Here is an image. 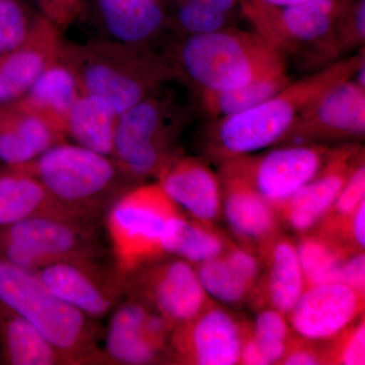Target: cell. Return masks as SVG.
<instances>
[{
  "label": "cell",
  "instance_id": "cell-19",
  "mask_svg": "<svg viewBox=\"0 0 365 365\" xmlns=\"http://www.w3.org/2000/svg\"><path fill=\"white\" fill-rule=\"evenodd\" d=\"M222 211L239 239L264 244L277 230L275 208L230 163H220Z\"/></svg>",
  "mask_w": 365,
  "mask_h": 365
},
{
  "label": "cell",
  "instance_id": "cell-31",
  "mask_svg": "<svg viewBox=\"0 0 365 365\" xmlns=\"http://www.w3.org/2000/svg\"><path fill=\"white\" fill-rule=\"evenodd\" d=\"M295 247L307 287L340 283L343 263L348 254L353 252L346 251L333 240L321 237H304Z\"/></svg>",
  "mask_w": 365,
  "mask_h": 365
},
{
  "label": "cell",
  "instance_id": "cell-23",
  "mask_svg": "<svg viewBox=\"0 0 365 365\" xmlns=\"http://www.w3.org/2000/svg\"><path fill=\"white\" fill-rule=\"evenodd\" d=\"M208 297L225 304H242L252 292L260 273L256 257L241 248H227L225 253L196 267Z\"/></svg>",
  "mask_w": 365,
  "mask_h": 365
},
{
  "label": "cell",
  "instance_id": "cell-5",
  "mask_svg": "<svg viewBox=\"0 0 365 365\" xmlns=\"http://www.w3.org/2000/svg\"><path fill=\"white\" fill-rule=\"evenodd\" d=\"M350 0H307L277 7L257 0H240L255 32L304 71L324 68L341 59L335 26Z\"/></svg>",
  "mask_w": 365,
  "mask_h": 365
},
{
  "label": "cell",
  "instance_id": "cell-18",
  "mask_svg": "<svg viewBox=\"0 0 365 365\" xmlns=\"http://www.w3.org/2000/svg\"><path fill=\"white\" fill-rule=\"evenodd\" d=\"M158 182L178 207L204 225H212L222 212L220 176L203 158L175 153L158 170Z\"/></svg>",
  "mask_w": 365,
  "mask_h": 365
},
{
  "label": "cell",
  "instance_id": "cell-29",
  "mask_svg": "<svg viewBox=\"0 0 365 365\" xmlns=\"http://www.w3.org/2000/svg\"><path fill=\"white\" fill-rule=\"evenodd\" d=\"M227 249V242L212 225L189 220L182 213L170 222L163 242L165 255H173L196 266L217 258Z\"/></svg>",
  "mask_w": 365,
  "mask_h": 365
},
{
  "label": "cell",
  "instance_id": "cell-43",
  "mask_svg": "<svg viewBox=\"0 0 365 365\" xmlns=\"http://www.w3.org/2000/svg\"><path fill=\"white\" fill-rule=\"evenodd\" d=\"M197 1L222 11V13L230 14V16L237 4H240V0H197Z\"/></svg>",
  "mask_w": 365,
  "mask_h": 365
},
{
  "label": "cell",
  "instance_id": "cell-7",
  "mask_svg": "<svg viewBox=\"0 0 365 365\" xmlns=\"http://www.w3.org/2000/svg\"><path fill=\"white\" fill-rule=\"evenodd\" d=\"M189 114L170 95L158 90L118 117L112 158L129 182L157 176L175 155V144Z\"/></svg>",
  "mask_w": 365,
  "mask_h": 365
},
{
  "label": "cell",
  "instance_id": "cell-25",
  "mask_svg": "<svg viewBox=\"0 0 365 365\" xmlns=\"http://www.w3.org/2000/svg\"><path fill=\"white\" fill-rule=\"evenodd\" d=\"M0 361L9 365H61L63 359L32 323L0 302Z\"/></svg>",
  "mask_w": 365,
  "mask_h": 365
},
{
  "label": "cell",
  "instance_id": "cell-30",
  "mask_svg": "<svg viewBox=\"0 0 365 365\" xmlns=\"http://www.w3.org/2000/svg\"><path fill=\"white\" fill-rule=\"evenodd\" d=\"M290 83L292 78L285 71L237 90L199 91L196 95L204 114L212 121L252 109L279 93Z\"/></svg>",
  "mask_w": 365,
  "mask_h": 365
},
{
  "label": "cell",
  "instance_id": "cell-37",
  "mask_svg": "<svg viewBox=\"0 0 365 365\" xmlns=\"http://www.w3.org/2000/svg\"><path fill=\"white\" fill-rule=\"evenodd\" d=\"M335 364L344 365L365 364V325L364 321L359 322L338 345L332 359Z\"/></svg>",
  "mask_w": 365,
  "mask_h": 365
},
{
  "label": "cell",
  "instance_id": "cell-14",
  "mask_svg": "<svg viewBox=\"0 0 365 365\" xmlns=\"http://www.w3.org/2000/svg\"><path fill=\"white\" fill-rule=\"evenodd\" d=\"M173 329L157 311L130 297L115 309L107 334L104 361L141 365L158 361L170 350Z\"/></svg>",
  "mask_w": 365,
  "mask_h": 365
},
{
  "label": "cell",
  "instance_id": "cell-3",
  "mask_svg": "<svg viewBox=\"0 0 365 365\" xmlns=\"http://www.w3.org/2000/svg\"><path fill=\"white\" fill-rule=\"evenodd\" d=\"M62 57L78 79L81 93L102 98L119 115L177 78L169 57L148 44L114 40L63 46Z\"/></svg>",
  "mask_w": 365,
  "mask_h": 365
},
{
  "label": "cell",
  "instance_id": "cell-12",
  "mask_svg": "<svg viewBox=\"0 0 365 365\" xmlns=\"http://www.w3.org/2000/svg\"><path fill=\"white\" fill-rule=\"evenodd\" d=\"M247 331L232 314L207 307L191 321L173 329L170 354L181 364L234 365L241 362Z\"/></svg>",
  "mask_w": 365,
  "mask_h": 365
},
{
  "label": "cell",
  "instance_id": "cell-40",
  "mask_svg": "<svg viewBox=\"0 0 365 365\" xmlns=\"http://www.w3.org/2000/svg\"><path fill=\"white\" fill-rule=\"evenodd\" d=\"M340 283L364 294L365 256L364 252L353 251L346 257L341 271Z\"/></svg>",
  "mask_w": 365,
  "mask_h": 365
},
{
  "label": "cell",
  "instance_id": "cell-42",
  "mask_svg": "<svg viewBox=\"0 0 365 365\" xmlns=\"http://www.w3.org/2000/svg\"><path fill=\"white\" fill-rule=\"evenodd\" d=\"M280 364L287 365H314L323 364V359L313 348L304 346H289L287 354L284 355Z\"/></svg>",
  "mask_w": 365,
  "mask_h": 365
},
{
  "label": "cell",
  "instance_id": "cell-26",
  "mask_svg": "<svg viewBox=\"0 0 365 365\" xmlns=\"http://www.w3.org/2000/svg\"><path fill=\"white\" fill-rule=\"evenodd\" d=\"M98 4L106 28L118 42L148 44L165 24L158 0H98Z\"/></svg>",
  "mask_w": 365,
  "mask_h": 365
},
{
  "label": "cell",
  "instance_id": "cell-44",
  "mask_svg": "<svg viewBox=\"0 0 365 365\" xmlns=\"http://www.w3.org/2000/svg\"><path fill=\"white\" fill-rule=\"evenodd\" d=\"M257 1L267 4V6L285 7L295 6V4H302L307 0H257Z\"/></svg>",
  "mask_w": 365,
  "mask_h": 365
},
{
  "label": "cell",
  "instance_id": "cell-22",
  "mask_svg": "<svg viewBox=\"0 0 365 365\" xmlns=\"http://www.w3.org/2000/svg\"><path fill=\"white\" fill-rule=\"evenodd\" d=\"M33 217H60L91 222L90 218L60 203L32 175L9 168L0 174V227Z\"/></svg>",
  "mask_w": 365,
  "mask_h": 365
},
{
  "label": "cell",
  "instance_id": "cell-13",
  "mask_svg": "<svg viewBox=\"0 0 365 365\" xmlns=\"http://www.w3.org/2000/svg\"><path fill=\"white\" fill-rule=\"evenodd\" d=\"M43 283L66 304L91 318H104L124 294L123 281L97 259L55 262L36 272Z\"/></svg>",
  "mask_w": 365,
  "mask_h": 365
},
{
  "label": "cell",
  "instance_id": "cell-11",
  "mask_svg": "<svg viewBox=\"0 0 365 365\" xmlns=\"http://www.w3.org/2000/svg\"><path fill=\"white\" fill-rule=\"evenodd\" d=\"M365 135V88L351 78L302 113L281 143H357Z\"/></svg>",
  "mask_w": 365,
  "mask_h": 365
},
{
  "label": "cell",
  "instance_id": "cell-39",
  "mask_svg": "<svg viewBox=\"0 0 365 365\" xmlns=\"http://www.w3.org/2000/svg\"><path fill=\"white\" fill-rule=\"evenodd\" d=\"M81 0H38L46 20L58 30L71 24L78 14Z\"/></svg>",
  "mask_w": 365,
  "mask_h": 365
},
{
  "label": "cell",
  "instance_id": "cell-36",
  "mask_svg": "<svg viewBox=\"0 0 365 365\" xmlns=\"http://www.w3.org/2000/svg\"><path fill=\"white\" fill-rule=\"evenodd\" d=\"M289 341L270 339L250 335L242 346L241 362L247 365L280 364L287 354Z\"/></svg>",
  "mask_w": 365,
  "mask_h": 365
},
{
  "label": "cell",
  "instance_id": "cell-9",
  "mask_svg": "<svg viewBox=\"0 0 365 365\" xmlns=\"http://www.w3.org/2000/svg\"><path fill=\"white\" fill-rule=\"evenodd\" d=\"M124 292L157 311L170 328L198 316L207 306L208 295L196 268L181 258L150 264L124 279Z\"/></svg>",
  "mask_w": 365,
  "mask_h": 365
},
{
  "label": "cell",
  "instance_id": "cell-35",
  "mask_svg": "<svg viewBox=\"0 0 365 365\" xmlns=\"http://www.w3.org/2000/svg\"><path fill=\"white\" fill-rule=\"evenodd\" d=\"M335 39L341 58L364 48L365 0H350L336 24Z\"/></svg>",
  "mask_w": 365,
  "mask_h": 365
},
{
  "label": "cell",
  "instance_id": "cell-6",
  "mask_svg": "<svg viewBox=\"0 0 365 365\" xmlns=\"http://www.w3.org/2000/svg\"><path fill=\"white\" fill-rule=\"evenodd\" d=\"M158 182L133 185L113 200L107 215L114 268L122 281L167 255L170 222L182 215Z\"/></svg>",
  "mask_w": 365,
  "mask_h": 365
},
{
  "label": "cell",
  "instance_id": "cell-41",
  "mask_svg": "<svg viewBox=\"0 0 365 365\" xmlns=\"http://www.w3.org/2000/svg\"><path fill=\"white\" fill-rule=\"evenodd\" d=\"M344 230L345 232H345L348 239L351 242L353 249L356 248L359 251H361V250L364 251L365 247V201L355 209L354 212L348 218L347 222L335 235Z\"/></svg>",
  "mask_w": 365,
  "mask_h": 365
},
{
  "label": "cell",
  "instance_id": "cell-34",
  "mask_svg": "<svg viewBox=\"0 0 365 365\" xmlns=\"http://www.w3.org/2000/svg\"><path fill=\"white\" fill-rule=\"evenodd\" d=\"M35 21H29L25 11L16 0H0V57L25 44Z\"/></svg>",
  "mask_w": 365,
  "mask_h": 365
},
{
  "label": "cell",
  "instance_id": "cell-21",
  "mask_svg": "<svg viewBox=\"0 0 365 365\" xmlns=\"http://www.w3.org/2000/svg\"><path fill=\"white\" fill-rule=\"evenodd\" d=\"M81 95L78 79L61 52L58 59L46 67L26 95L6 107L39 117L66 136L67 119Z\"/></svg>",
  "mask_w": 365,
  "mask_h": 365
},
{
  "label": "cell",
  "instance_id": "cell-27",
  "mask_svg": "<svg viewBox=\"0 0 365 365\" xmlns=\"http://www.w3.org/2000/svg\"><path fill=\"white\" fill-rule=\"evenodd\" d=\"M118 117L107 101L81 95L67 119L66 135L83 148L111 157Z\"/></svg>",
  "mask_w": 365,
  "mask_h": 365
},
{
  "label": "cell",
  "instance_id": "cell-1",
  "mask_svg": "<svg viewBox=\"0 0 365 365\" xmlns=\"http://www.w3.org/2000/svg\"><path fill=\"white\" fill-rule=\"evenodd\" d=\"M365 62L364 48L311 76L290 83L260 105L212 120L201 136L206 157L222 163L278 145L302 113L336 86L353 78Z\"/></svg>",
  "mask_w": 365,
  "mask_h": 365
},
{
  "label": "cell",
  "instance_id": "cell-38",
  "mask_svg": "<svg viewBox=\"0 0 365 365\" xmlns=\"http://www.w3.org/2000/svg\"><path fill=\"white\" fill-rule=\"evenodd\" d=\"M251 334L270 339L289 341V326L284 314L274 309H266L255 319Z\"/></svg>",
  "mask_w": 365,
  "mask_h": 365
},
{
  "label": "cell",
  "instance_id": "cell-4",
  "mask_svg": "<svg viewBox=\"0 0 365 365\" xmlns=\"http://www.w3.org/2000/svg\"><path fill=\"white\" fill-rule=\"evenodd\" d=\"M0 302L32 323L64 364L104 361L97 319L60 299L37 273L0 261Z\"/></svg>",
  "mask_w": 365,
  "mask_h": 365
},
{
  "label": "cell",
  "instance_id": "cell-16",
  "mask_svg": "<svg viewBox=\"0 0 365 365\" xmlns=\"http://www.w3.org/2000/svg\"><path fill=\"white\" fill-rule=\"evenodd\" d=\"M0 235L30 250L44 267L55 262L98 259L103 247L91 222L33 217L0 227Z\"/></svg>",
  "mask_w": 365,
  "mask_h": 365
},
{
  "label": "cell",
  "instance_id": "cell-32",
  "mask_svg": "<svg viewBox=\"0 0 365 365\" xmlns=\"http://www.w3.org/2000/svg\"><path fill=\"white\" fill-rule=\"evenodd\" d=\"M232 16L201 4L197 0H179L177 25L184 36L200 35L222 30L230 26Z\"/></svg>",
  "mask_w": 365,
  "mask_h": 365
},
{
  "label": "cell",
  "instance_id": "cell-33",
  "mask_svg": "<svg viewBox=\"0 0 365 365\" xmlns=\"http://www.w3.org/2000/svg\"><path fill=\"white\" fill-rule=\"evenodd\" d=\"M365 201V165L364 160L353 170L349 179L345 182L332 207L327 213L325 230L327 234L335 235L355 209Z\"/></svg>",
  "mask_w": 365,
  "mask_h": 365
},
{
  "label": "cell",
  "instance_id": "cell-20",
  "mask_svg": "<svg viewBox=\"0 0 365 365\" xmlns=\"http://www.w3.org/2000/svg\"><path fill=\"white\" fill-rule=\"evenodd\" d=\"M62 48L58 29L45 18L36 20L25 44L0 57V108L23 98L46 67L59 58Z\"/></svg>",
  "mask_w": 365,
  "mask_h": 365
},
{
  "label": "cell",
  "instance_id": "cell-28",
  "mask_svg": "<svg viewBox=\"0 0 365 365\" xmlns=\"http://www.w3.org/2000/svg\"><path fill=\"white\" fill-rule=\"evenodd\" d=\"M268 245V300L272 309L288 314L307 288L297 247L283 239Z\"/></svg>",
  "mask_w": 365,
  "mask_h": 365
},
{
  "label": "cell",
  "instance_id": "cell-10",
  "mask_svg": "<svg viewBox=\"0 0 365 365\" xmlns=\"http://www.w3.org/2000/svg\"><path fill=\"white\" fill-rule=\"evenodd\" d=\"M333 148L319 143L282 144L260 155H245L227 162L276 208L318 174Z\"/></svg>",
  "mask_w": 365,
  "mask_h": 365
},
{
  "label": "cell",
  "instance_id": "cell-24",
  "mask_svg": "<svg viewBox=\"0 0 365 365\" xmlns=\"http://www.w3.org/2000/svg\"><path fill=\"white\" fill-rule=\"evenodd\" d=\"M0 109V160L9 167L32 162L64 135L37 116L11 107Z\"/></svg>",
  "mask_w": 365,
  "mask_h": 365
},
{
  "label": "cell",
  "instance_id": "cell-15",
  "mask_svg": "<svg viewBox=\"0 0 365 365\" xmlns=\"http://www.w3.org/2000/svg\"><path fill=\"white\" fill-rule=\"evenodd\" d=\"M364 160L359 143H344L334 148L318 174L275 208L287 227L306 234L325 218L355 168Z\"/></svg>",
  "mask_w": 365,
  "mask_h": 365
},
{
  "label": "cell",
  "instance_id": "cell-2",
  "mask_svg": "<svg viewBox=\"0 0 365 365\" xmlns=\"http://www.w3.org/2000/svg\"><path fill=\"white\" fill-rule=\"evenodd\" d=\"M177 78L199 91H227L287 71L284 55L257 32L234 26L184 36L169 57Z\"/></svg>",
  "mask_w": 365,
  "mask_h": 365
},
{
  "label": "cell",
  "instance_id": "cell-8",
  "mask_svg": "<svg viewBox=\"0 0 365 365\" xmlns=\"http://www.w3.org/2000/svg\"><path fill=\"white\" fill-rule=\"evenodd\" d=\"M9 168L32 175L57 201L91 220L127 181L112 158L64 141L32 162Z\"/></svg>",
  "mask_w": 365,
  "mask_h": 365
},
{
  "label": "cell",
  "instance_id": "cell-17",
  "mask_svg": "<svg viewBox=\"0 0 365 365\" xmlns=\"http://www.w3.org/2000/svg\"><path fill=\"white\" fill-rule=\"evenodd\" d=\"M364 307V294L342 283H326L307 287L288 314L302 339L324 341L344 333Z\"/></svg>",
  "mask_w": 365,
  "mask_h": 365
}]
</instances>
